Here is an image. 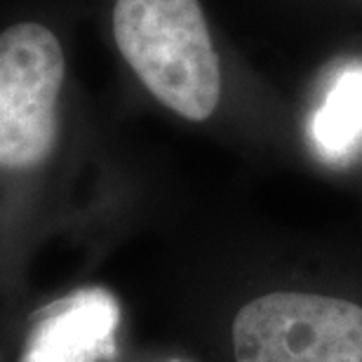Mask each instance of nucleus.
Masks as SVG:
<instances>
[{
	"label": "nucleus",
	"mask_w": 362,
	"mask_h": 362,
	"mask_svg": "<svg viewBox=\"0 0 362 362\" xmlns=\"http://www.w3.org/2000/svg\"><path fill=\"white\" fill-rule=\"evenodd\" d=\"M113 38L165 108L191 122L216 111L221 66L200 0H115Z\"/></svg>",
	"instance_id": "obj_1"
},
{
	"label": "nucleus",
	"mask_w": 362,
	"mask_h": 362,
	"mask_svg": "<svg viewBox=\"0 0 362 362\" xmlns=\"http://www.w3.org/2000/svg\"><path fill=\"white\" fill-rule=\"evenodd\" d=\"M64 81V45L45 21L0 31V170H35L54 153Z\"/></svg>",
	"instance_id": "obj_2"
},
{
	"label": "nucleus",
	"mask_w": 362,
	"mask_h": 362,
	"mask_svg": "<svg viewBox=\"0 0 362 362\" xmlns=\"http://www.w3.org/2000/svg\"><path fill=\"white\" fill-rule=\"evenodd\" d=\"M235 362H362V306L320 294L273 292L233 320Z\"/></svg>",
	"instance_id": "obj_3"
},
{
	"label": "nucleus",
	"mask_w": 362,
	"mask_h": 362,
	"mask_svg": "<svg viewBox=\"0 0 362 362\" xmlns=\"http://www.w3.org/2000/svg\"><path fill=\"white\" fill-rule=\"evenodd\" d=\"M118 303L104 289H83L54 303L28 334L21 362H97L111 356Z\"/></svg>",
	"instance_id": "obj_4"
},
{
	"label": "nucleus",
	"mask_w": 362,
	"mask_h": 362,
	"mask_svg": "<svg viewBox=\"0 0 362 362\" xmlns=\"http://www.w3.org/2000/svg\"><path fill=\"white\" fill-rule=\"evenodd\" d=\"M362 134V69L337 78L313 120V136L322 151L337 156L349 151Z\"/></svg>",
	"instance_id": "obj_5"
}]
</instances>
